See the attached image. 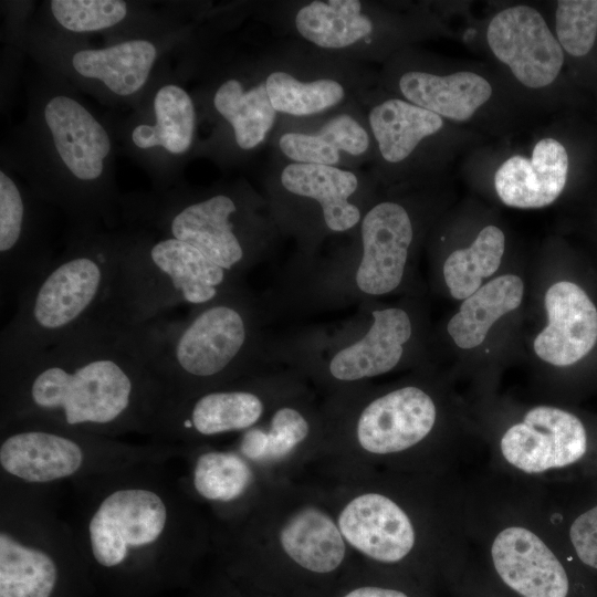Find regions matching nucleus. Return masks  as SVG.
I'll return each instance as SVG.
<instances>
[{"label": "nucleus", "instance_id": "nucleus-20", "mask_svg": "<svg viewBox=\"0 0 597 597\" xmlns=\"http://www.w3.org/2000/svg\"><path fill=\"white\" fill-rule=\"evenodd\" d=\"M499 585L516 597H575L569 570L549 546L522 525L502 528L490 548Z\"/></svg>", "mask_w": 597, "mask_h": 597}, {"label": "nucleus", "instance_id": "nucleus-32", "mask_svg": "<svg viewBox=\"0 0 597 597\" xmlns=\"http://www.w3.org/2000/svg\"><path fill=\"white\" fill-rule=\"evenodd\" d=\"M266 90L275 111L294 117H307L341 105L345 84L332 75L303 78L292 71L273 69L265 73Z\"/></svg>", "mask_w": 597, "mask_h": 597}, {"label": "nucleus", "instance_id": "nucleus-13", "mask_svg": "<svg viewBox=\"0 0 597 597\" xmlns=\"http://www.w3.org/2000/svg\"><path fill=\"white\" fill-rule=\"evenodd\" d=\"M279 233L293 237L296 255L318 252L324 240L352 235L373 203L364 197L362 179L341 167L290 163L279 174L266 199Z\"/></svg>", "mask_w": 597, "mask_h": 597}, {"label": "nucleus", "instance_id": "nucleus-21", "mask_svg": "<svg viewBox=\"0 0 597 597\" xmlns=\"http://www.w3.org/2000/svg\"><path fill=\"white\" fill-rule=\"evenodd\" d=\"M231 446L260 473L311 447H324L322 407L313 404L305 387L279 401L262 423L238 434Z\"/></svg>", "mask_w": 597, "mask_h": 597}, {"label": "nucleus", "instance_id": "nucleus-25", "mask_svg": "<svg viewBox=\"0 0 597 597\" xmlns=\"http://www.w3.org/2000/svg\"><path fill=\"white\" fill-rule=\"evenodd\" d=\"M153 122H138L128 129V143L139 154L158 158H180L193 145L197 111L191 95L184 86L169 82L151 96Z\"/></svg>", "mask_w": 597, "mask_h": 597}, {"label": "nucleus", "instance_id": "nucleus-24", "mask_svg": "<svg viewBox=\"0 0 597 597\" xmlns=\"http://www.w3.org/2000/svg\"><path fill=\"white\" fill-rule=\"evenodd\" d=\"M568 155L555 138L540 139L532 157L514 155L494 174V188L500 200L513 208L538 209L553 203L565 188Z\"/></svg>", "mask_w": 597, "mask_h": 597}, {"label": "nucleus", "instance_id": "nucleus-30", "mask_svg": "<svg viewBox=\"0 0 597 597\" xmlns=\"http://www.w3.org/2000/svg\"><path fill=\"white\" fill-rule=\"evenodd\" d=\"M523 280L512 273L485 282L464 298L447 323V333L460 349L470 350L485 341L492 326L522 304Z\"/></svg>", "mask_w": 597, "mask_h": 597}, {"label": "nucleus", "instance_id": "nucleus-27", "mask_svg": "<svg viewBox=\"0 0 597 597\" xmlns=\"http://www.w3.org/2000/svg\"><path fill=\"white\" fill-rule=\"evenodd\" d=\"M398 87L406 101L455 122L470 119L493 93L483 76L469 71L448 75L408 71Z\"/></svg>", "mask_w": 597, "mask_h": 597}, {"label": "nucleus", "instance_id": "nucleus-14", "mask_svg": "<svg viewBox=\"0 0 597 597\" xmlns=\"http://www.w3.org/2000/svg\"><path fill=\"white\" fill-rule=\"evenodd\" d=\"M271 523V531L252 522L226 530L221 541L271 542L291 563L317 575L332 574L345 562L349 547L334 511L323 503H294Z\"/></svg>", "mask_w": 597, "mask_h": 597}, {"label": "nucleus", "instance_id": "nucleus-19", "mask_svg": "<svg viewBox=\"0 0 597 597\" xmlns=\"http://www.w3.org/2000/svg\"><path fill=\"white\" fill-rule=\"evenodd\" d=\"M486 41L495 57L526 87L548 86L562 70L563 49L542 14L530 6L496 13L488 25Z\"/></svg>", "mask_w": 597, "mask_h": 597}, {"label": "nucleus", "instance_id": "nucleus-4", "mask_svg": "<svg viewBox=\"0 0 597 597\" xmlns=\"http://www.w3.org/2000/svg\"><path fill=\"white\" fill-rule=\"evenodd\" d=\"M118 233L74 230L66 249L21 295L0 336V367L32 357L104 316Z\"/></svg>", "mask_w": 597, "mask_h": 597}, {"label": "nucleus", "instance_id": "nucleus-37", "mask_svg": "<svg viewBox=\"0 0 597 597\" xmlns=\"http://www.w3.org/2000/svg\"><path fill=\"white\" fill-rule=\"evenodd\" d=\"M344 597H411L407 591L386 586L367 585L348 591Z\"/></svg>", "mask_w": 597, "mask_h": 597}, {"label": "nucleus", "instance_id": "nucleus-31", "mask_svg": "<svg viewBox=\"0 0 597 597\" xmlns=\"http://www.w3.org/2000/svg\"><path fill=\"white\" fill-rule=\"evenodd\" d=\"M367 123L379 155L389 164L406 160L423 139L443 127L441 116L401 98L374 105Z\"/></svg>", "mask_w": 597, "mask_h": 597}, {"label": "nucleus", "instance_id": "nucleus-3", "mask_svg": "<svg viewBox=\"0 0 597 597\" xmlns=\"http://www.w3.org/2000/svg\"><path fill=\"white\" fill-rule=\"evenodd\" d=\"M271 317L245 284L189 308L123 331L161 384L166 398L188 397L276 367ZM165 401V400H164Z\"/></svg>", "mask_w": 597, "mask_h": 597}, {"label": "nucleus", "instance_id": "nucleus-18", "mask_svg": "<svg viewBox=\"0 0 597 597\" xmlns=\"http://www.w3.org/2000/svg\"><path fill=\"white\" fill-rule=\"evenodd\" d=\"M500 450L513 468L540 474L579 461L587 451V433L574 413L540 405L505 430Z\"/></svg>", "mask_w": 597, "mask_h": 597}, {"label": "nucleus", "instance_id": "nucleus-35", "mask_svg": "<svg viewBox=\"0 0 597 597\" xmlns=\"http://www.w3.org/2000/svg\"><path fill=\"white\" fill-rule=\"evenodd\" d=\"M557 41L568 54L584 56L597 35V0H559L555 11Z\"/></svg>", "mask_w": 597, "mask_h": 597}, {"label": "nucleus", "instance_id": "nucleus-23", "mask_svg": "<svg viewBox=\"0 0 597 597\" xmlns=\"http://www.w3.org/2000/svg\"><path fill=\"white\" fill-rule=\"evenodd\" d=\"M159 57L157 42L134 38L103 48H81L65 57V69L82 84L116 98L144 91Z\"/></svg>", "mask_w": 597, "mask_h": 597}, {"label": "nucleus", "instance_id": "nucleus-22", "mask_svg": "<svg viewBox=\"0 0 597 597\" xmlns=\"http://www.w3.org/2000/svg\"><path fill=\"white\" fill-rule=\"evenodd\" d=\"M547 323L533 342L536 356L555 367L583 359L597 342V308L576 283L558 281L545 292Z\"/></svg>", "mask_w": 597, "mask_h": 597}, {"label": "nucleus", "instance_id": "nucleus-6", "mask_svg": "<svg viewBox=\"0 0 597 597\" xmlns=\"http://www.w3.org/2000/svg\"><path fill=\"white\" fill-rule=\"evenodd\" d=\"M119 253L101 323L113 331L144 325L179 306L209 303L244 283L195 247L139 229L118 233Z\"/></svg>", "mask_w": 597, "mask_h": 597}, {"label": "nucleus", "instance_id": "nucleus-9", "mask_svg": "<svg viewBox=\"0 0 597 597\" xmlns=\"http://www.w3.org/2000/svg\"><path fill=\"white\" fill-rule=\"evenodd\" d=\"M184 447L129 443L52 425L22 421L0 428V479L31 486L65 483L132 468L167 464Z\"/></svg>", "mask_w": 597, "mask_h": 597}, {"label": "nucleus", "instance_id": "nucleus-1", "mask_svg": "<svg viewBox=\"0 0 597 597\" xmlns=\"http://www.w3.org/2000/svg\"><path fill=\"white\" fill-rule=\"evenodd\" d=\"M165 398L129 338L97 323L0 367V428L34 421L111 438L149 436Z\"/></svg>", "mask_w": 597, "mask_h": 597}, {"label": "nucleus", "instance_id": "nucleus-5", "mask_svg": "<svg viewBox=\"0 0 597 597\" xmlns=\"http://www.w3.org/2000/svg\"><path fill=\"white\" fill-rule=\"evenodd\" d=\"M409 303H362L334 324L298 327L271 339L273 362L332 395L368 384L406 362L419 342Z\"/></svg>", "mask_w": 597, "mask_h": 597}, {"label": "nucleus", "instance_id": "nucleus-10", "mask_svg": "<svg viewBox=\"0 0 597 597\" xmlns=\"http://www.w3.org/2000/svg\"><path fill=\"white\" fill-rule=\"evenodd\" d=\"M56 491L0 479V597H54L64 573L86 565Z\"/></svg>", "mask_w": 597, "mask_h": 597}, {"label": "nucleus", "instance_id": "nucleus-28", "mask_svg": "<svg viewBox=\"0 0 597 597\" xmlns=\"http://www.w3.org/2000/svg\"><path fill=\"white\" fill-rule=\"evenodd\" d=\"M212 106L231 128L235 145L245 151L262 145L279 114L271 103L265 74L224 77L212 94Z\"/></svg>", "mask_w": 597, "mask_h": 597}, {"label": "nucleus", "instance_id": "nucleus-26", "mask_svg": "<svg viewBox=\"0 0 597 597\" xmlns=\"http://www.w3.org/2000/svg\"><path fill=\"white\" fill-rule=\"evenodd\" d=\"M371 146V134L352 113L343 112L314 130H286L277 138L280 151L291 163L342 167L360 159Z\"/></svg>", "mask_w": 597, "mask_h": 597}, {"label": "nucleus", "instance_id": "nucleus-17", "mask_svg": "<svg viewBox=\"0 0 597 597\" xmlns=\"http://www.w3.org/2000/svg\"><path fill=\"white\" fill-rule=\"evenodd\" d=\"M349 549L384 565L405 562L417 545V527L408 511L392 496L359 490L334 511Z\"/></svg>", "mask_w": 597, "mask_h": 597}, {"label": "nucleus", "instance_id": "nucleus-15", "mask_svg": "<svg viewBox=\"0 0 597 597\" xmlns=\"http://www.w3.org/2000/svg\"><path fill=\"white\" fill-rule=\"evenodd\" d=\"M184 448L186 473L179 481L186 492L209 506L226 528L239 523L262 494L259 470L231 444Z\"/></svg>", "mask_w": 597, "mask_h": 597}, {"label": "nucleus", "instance_id": "nucleus-12", "mask_svg": "<svg viewBox=\"0 0 597 597\" xmlns=\"http://www.w3.org/2000/svg\"><path fill=\"white\" fill-rule=\"evenodd\" d=\"M305 387L296 373L276 366L188 397L168 398L149 436L182 447L216 443L262 423L279 401Z\"/></svg>", "mask_w": 597, "mask_h": 597}, {"label": "nucleus", "instance_id": "nucleus-29", "mask_svg": "<svg viewBox=\"0 0 597 597\" xmlns=\"http://www.w3.org/2000/svg\"><path fill=\"white\" fill-rule=\"evenodd\" d=\"M294 28L313 45L338 51L362 49L375 24L359 0H316L296 10Z\"/></svg>", "mask_w": 597, "mask_h": 597}, {"label": "nucleus", "instance_id": "nucleus-36", "mask_svg": "<svg viewBox=\"0 0 597 597\" xmlns=\"http://www.w3.org/2000/svg\"><path fill=\"white\" fill-rule=\"evenodd\" d=\"M569 540L580 563L597 572V504L573 521Z\"/></svg>", "mask_w": 597, "mask_h": 597}, {"label": "nucleus", "instance_id": "nucleus-33", "mask_svg": "<svg viewBox=\"0 0 597 597\" xmlns=\"http://www.w3.org/2000/svg\"><path fill=\"white\" fill-rule=\"evenodd\" d=\"M504 251V232L489 224L469 247L449 253L442 263L441 276L451 297L463 301L478 291L501 266Z\"/></svg>", "mask_w": 597, "mask_h": 597}, {"label": "nucleus", "instance_id": "nucleus-16", "mask_svg": "<svg viewBox=\"0 0 597 597\" xmlns=\"http://www.w3.org/2000/svg\"><path fill=\"white\" fill-rule=\"evenodd\" d=\"M34 197L7 171H0L1 301L17 303L56 258L44 235Z\"/></svg>", "mask_w": 597, "mask_h": 597}, {"label": "nucleus", "instance_id": "nucleus-2", "mask_svg": "<svg viewBox=\"0 0 597 597\" xmlns=\"http://www.w3.org/2000/svg\"><path fill=\"white\" fill-rule=\"evenodd\" d=\"M166 464L70 483L74 530L86 565L108 575L182 568L211 546L199 504Z\"/></svg>", "mask_w": 597, "mask_h": 597}, {"label": "nucleus", "instance_id": "nucleus-34", "mask_svg": "<svg viewBox=\"0 0 597 597\" xmlns=\"http://www.w3.org/2000/svg\"><path fill=\"white\" fill-rule=\"evenodd\" d=\"M130 3L122 0H52L48 9L62 30L95 33L117 29L132 15Z\"/></svg>", "mask_w": 597, "mask_h": 597}, {"label": "nucleus", "instance_id": "nucleus-8", "mask_svg": "<svg viewBox=\"0 0 597 597\" xmlns=\"http://www.w3.org/2000/svg\"><path fill=\"white\" fill-rule=\"evenodd\" d=\"M38 128L55 171L39 199L61 208L75 229L112 222L116 202L111 185L112 137L73 94L54 92L40 102Z\"/></svg>", "mask_w": 597, "mask_h": 597}, {"label": "nucleus", "instance_id": "nucleus-7", "mask_svg": "<svg viewBox=\"0 0 597 597\" xmlns=\"http://www.w3.org/2000/svg\"><path fill=\"white\" fill-rule=\"evenodd\" d=\"M121 209L132 224L186 242L242 277L270 255L280 234L266 200L241 188L178 190L123 201Z\"/></svg>", "mask_w": 597, "mask_h": 597}, {"label": "nucleus", "instance_id": "nucleus-11", "mask_svg": "<svg viewBox=\"0 0 597 597\" xmlns=\"http://www.w3.org/2000/svg\"><path fill=\"white\" fill-rule=\"evenodd\" d=\"M324 447L356 457L386 459L413 450L432 437L440 417L423 383L373 388L365 384L327 396L322 406Z\"/></svg>", "mask_w": 597, "mask_h": 597}, {"label": "nucleus", "instance_id": "nucleus-38", "mask_svg": "<svg viewBox=\"0 0 597 597\" xmlns=\"http://www.w3.org/2000/svg\"><path fill=\"white\" fill-rule=\"evenodd\" d=\"M463 597H516L515 595L511 594L503 587L499 585V588L495 589L493 587L490 588H480L475 589L472 588L470 590L464 589L463 590Z\"/></svg>", "mask_w": 597, "mask_h": 597}]
</instances>
